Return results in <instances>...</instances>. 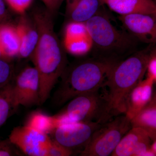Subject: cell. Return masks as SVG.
<instances>
[{
    "label": "cell",
    "instance_id": "5",
    "mask_svg": "<svg viewBox=\"0 0 156 156\" xmlns=\"http://www.w3.org/2000/svg\"><path fill=\"white\" fill-rule=\"evenodd\" d=\"M56 116L61 124L92 122L101 125L116 116L104 87L73 98Z\"/></svg>",
    "mask_w": 156,
    "mask_h": 156
},
{
    "label": "cell",
    "instance_id": "3",
    "mask_svg": "<svg viewBox=\"0 0 156 156\" xmlns=\"http://www.w3.org/2000/svg\"><path fill=\"white\" fill-rule=\"evenodd\" d=\"M150 54L146 50L136 52L118 62L112 70L105 87L116 116L126 114L128 97L143 80Z\"/></svg>",
    "mask_w": 156,
    "mask_h": 156
},
{
    "label": "cell",
    "instance_id": "26",
    "mask_svg": "<svg viewBox=\"0 0 156 156\" xmlns=\"http://www.w3.org/2000/svg\"><path fill=\"white\" fill-rule=\"evenodd\" d=\"M5 0H0V23H5L8 19L9 13L6 6Z\"/></svg>",
    "mask_w": 156,
    "mask_h": 156
},
{
    "label": "cell",
    "instance_id": "17",
    "mask_svg": "<svg viewBox=\"0 0 156 156\" xmlns=\"http://www.w3.org/2000/svg\"><path fill=\"white\" fill-rule=\"evenodd\" d=\"M132 127H139L147 132L152 141L156 139V108L146 106L131 119Z\"/></svg>",
    "mask_w": 156,
    "mask_h": 156
},
{
    "label": "cell",
    "instance_id": "29",
    "mask_svg": "<svg viewBox=\"0 0 156 156\" xmlns=\"http://www.w3.org/2000/svg\"><path fill=\"white\" fill-rule=\"evenodd\" d=\"M146 106L154 107L156 108V92L153 95L151 99Z\"/></svg>",
    "mask_w": 156,
    "mask_h": 156
},
{
    "label": "cell",
    "instance_id": "24",
    "mask_svg": "<svg viewBox=\"0 0 156 156\" xmlns=\"http://www.w3.org/2000/svg\"><path fill=\"white\" fill-rule=\"evenodd\" d=\"M33 0H5L6 3L13 11L23 14L30 8Z\"/></svg>",
    "mask_w": 156,
    "mask_h": 156
},
{
    "label": "cell",
    "instance_id": "32",
    "mask_svg": "<svg viewBox=\"0 0 156 156\" xmlns=\"http://www.w3.org/2000/svg\"><path fill=\"white\" fill-rule=\"evenodd\" d=\"M41 1L45 4L46 7H47V5H48V0H41Z\"/></svg>",
    "mask_w": 156,
    "mask_h": 156
},
{
    "label": "cell",
    "instance_id": "1",
    "mask_svg": "<svg viewBox=\"0 0 156 156\" xmlns=\"http://www.w3.org/2000/svg\"><path fill=\"white\" fill-rule=\"evenodd\" d=\"M53 14L47 8L34 10L32 18L39 32V40L32 54L40 79V105L50 97L58 78L66 68L64 48L54 30Z\"/></svg>",
    "mask_w": 156,
    "mask_h": 156
},
{
    "label": "cell",
    "instance_id": "4",
    "mask_svg": "<svg viewBox=\"0 0 156 156\" xmlns=\"http://www.w3.org/2000/svg\"><path fill=\"white\" fill-rule=\"evenodd\" d=\"M85 23L95 56L122 60L120 57L133 48L134 38L115 28L101 9Z\"/></svg>",
    "mask_w": 156,
    "mask_h": 156
},
{
    "label": "cell",
    "instance_id": "33",
    "mask_svg": "<svg viewBox=\"0 0 156 156\" xmlns=\"http://www.w3.org/2000/svg\"><path fill=\"white\" fill-rule=\"evenodd\" d=\"M154 2H155L156 4V0H154Z\"/></svg>",
    "mask_w": 156,
    "mask_h": 156
},
{
    "label": "cell",
    "instance_id": "6",
    "mask_svg": "<svg viewBox=\"0 0 156 156\" xmlns=\"http://www.w3.org/2000/svg\"><path fill=\"white\" fill-rule=\"evenodd\" d=\"M132 127L131 119L127 115L116 116L98 128L80 156L111 155L120 140Z\"/></svg>",
    "mask_w": 156,
    "mask_h": 156
},
{
    "label": "cell",
    "instance_id": "12",
    "mask_svg": "<svg viewBox=\"0 0 156 156\" xmlns=\"http://www.w3.org/2000/svg\"><path fill=\"white\" fill-rule=\"evenodd\" d=\"M66 2L65 15L68 22L85 23L104 5L101 0H66Z\"/></svg>",
    "mask_w": 156,
    "mask_h": 156
},
{
    "label": "cell",
    "instance_id": "7",
    "mask_svg": "<svg viewBox=\"0 0 156 156\" xmlns=\"http://www.w3.org/2000/svg\"><path fill=\"white\" fill-rule=\"evenodd\" d=\"M101 125L92 122L64 123L57 126L51 133L53 140L65 147L72 151L80 147L83 150L93 133Z\"/></svg>",
    "mask_w": 156,
    "mask_h": 156
},
{
    "label": "cell",
    "instance_id": "20",
    "mask_svg": "<svg viewBox=\"0 0 156 156\" xmlns=\"http://www.w3.org/2000/svg\"><path fill=\"white\" fill-rule=\"evenodd\" d=\"M63 46L68 53L75 56H83L89 53L92 48L90 37L64 40Z\"/></svg>",
    "mask_w": 156,
    "mask_h": 156
},
{
    "label": "cell",
    "instance_id": "19",
    "mask_svg": "<svg viewBox=\"0 0 156 156\" xmlns=\"http://www.w3.org/2000/svg\"><path fill=\"white\" fill-rule=\"evenodd\" d=\"M14 109L12 84L10 83L0 89V127L5 122L11 111Z\"/></svg>",
    "mask_w": 156,
    "mask_h": 156
},
{
    "label": "cell",
    "instance_id": "10",
    "mask_svg": "<svg viewBox=\"0 0 156 156\" xmlns=\"http://www.w3.org/2000/svg\"><path fill=\"white\" fill-rule=\"evenodd\" d=\"M120 21L134 38L146 44H156V12L120 15Z\"/></svg>",
    "mask_w": 156,
    "mask_h": 156
},
{
    "label": "cell",
    "instance_id": "23",
    "mask_svg": "<svg viewBox=\"0 0 156 156\" xmlns=\"http://www.w3.org/2000/svg\"><path fill=\"white\" fill-rule=\"evenodd\" d=\"M13 73L11 65L5 59L0 58V89L10 83Z\"/></svg>",
    "mask_w": 156,
    "mask_h": 156
},
{
    "label": "cell",
    "instance_id": "31",
    "mask_svg": "<svg viewBox=\"0 0 156 156\" xmlns=\"http://www.w3.org/2000/svg\"><path fill=\"white\" fill-rule=\"evenodd\" d=\"M0 58H2V59H6L5 58V56L3 55L2 52L1 50V48H0Z\"/></svg>",
    "mask_w": 156,
    "mask_h": 156
},
{
    "label": "cell",
    "instance_id": "14",
    "mask_svg": "<svg viewBox=\"0 0 156 156\" xmlns=\"http://www.w3.org/2000/svg\"><path fill=\"white\" fill-rule=\"evenodd\" d=\"M154 83V80L147 76L146 79L141 81L130 93L127 100L125 114L131 119L150 101L153 96Z\"/></svg>",
    "mask_w": 156,
    "mask_h": 156
},
{
    "label": "cell",
    "instance_id": "35",
    "mask_svg": "<svg viewBox=\"0 0 156 156\" xmlns=\"http://www.w3.org/2000/svg\"></svg>",
    "mask_w": 156,
    "mask_h": 156
},
{
    "label": "cell",
    "instance_id": "22",
    "mask_svg": "<svg viewBox=\"0 0 156 156\" xmlns=\"http://www.w3.org/2000/svg\"><path fill=\"white\" fill-rule=\"evenodd\" d=\"M48 156H69L73 151L65 147L53 139H50L47 147Z\"/></svg>",
    "mask_w": 156,
    "mask_h": 156
},
{
    "label": "cell",
    "instance_id": "9",
    "mask_svg": "<svg viewBox=\"0 0 156 156\" xmlns=\"http://www.w3.org/2000/svg\"><path fill=\"white\" fill-rule=\"evenodd\" d=\"M50 139L48 134L27 125L14 128L9 136L12 144L30 156H48Z\"/></svg>",
    "mask_w": 156,
    "mask_h": 156
},
{
    "label": "cell",
    "instance_id": "28",
    "mask_svg": "<svg viewBox=\"0 0 156 156\" xmlns=\"http://www.w3.org/2000/svg\"><path fill=\"white\" fill-rule=\"evenodd\" d=\"M14 154L12 149L8 144L0 142V156H8Z\"/></svg>",
    "mask_w": 156,
    "mask_h": 156
},
{
    "label": "cell",
    "instance_id": "27",
    "mask_svg": "<svg viewBox=\"0 0 156 156\" xmlns=\"http://www.w3.org/2000/svg\"><path fill=\"white\" fill-rule=\"evenodd\" d=\"M65 0H48V5L46 8L52 13L57 11Z\"/></svg>",
    "mask_w": 156,
    "mask_h": 156
},
{
    "label": "cell",
    "instance_id": "34",
    "mask_svg": "<svg viewBox=\"0 0 156 156\" xmlns=\"http://www.w3.org/2000/svg\"><path fill=\"white\" fill-rule=\"evenodd\" d=\"M154 50H156V49H154Z\"/></svg>",
    "mask_w": 156,
    "mask_h": 156
},
{
    "label": "cell",
    "instance_id": "11",
    "mask_svg": "<svg viewBox=\"0 0 156 156\" xmlns=\"http://www.w3.org/2000/svg\"><path fill=\"white\" fill-rule=\"evenodd\" d=\"M151 141L144 130L132 127L120 140L111 156H155L151 150Z\"/></svg>",
    "mask_w": 156,
    "mask_h": 156
},
{
    "label": "cell",
    "instance_id": "13",
    "mask_svg": "<svg viewBox=\"0 0 156 156\" xmlns=\"http://www.w3.org/2000/svg\"><path fill=\"white\" fill-rule=\"evenodd\" d=\"M20 41L18 56L25 58L31 56L39 40V32L32 18L23 14L16 26Z\"/></svg>",
    "mask_w": 156,
    "mask_h": 156
},
{
    "label": "cell",
    "instance_id": "18",
    "mask_svg": "<svg viewBox=\"0 0 156 156\" xmlns=\"http://www.w3.org/2000/svg\"><path fill=\"white\" fill-rule=\"evenodd\" d=\"M26 125L48 134L59 126V122L55 115L51 116L37 112L31 115Z\"/></svg>",
    "mask_w": 156,
    "mask_h": 156
},
{
    "label": "cell",
    "instance_id": "16",
    "mask_svg": "<svg viewBox=\"0 0 156 156\" xmlns=\"http://www.w3.org/2000/svg\"><path fill=\"white\" fill-rule=\"evenodd\" d=\"M20 41L16 26L0 23V48L5 59L18 55Z\"/></svg>",
    "mask_w": 156,
    "mask_h": 156
},
{
    "label": "cell",
    "instance_id": "30",
    "mask_svg": "<svg viewBox=\"0 0 156 156\" xmlns=\"http://www.w3.org/2000/svg\"><path fill=\"white\" fill-rule=\"evenodd\" d=\"M151 150L154 155L156 156V139L153 141L152 144H151Z\"/></svg>",
    "mask_w": 156,
    "mask_h": 156
},
{
    "label": "cell",
    "instance_id": "21",
    "mask_svg": "<svg viewBox=\"0 0 156 156\" xmlns=\"http://www.w3.org/2000/svg\"><path fill=\"white\" fill-rule=\"evenodd\" d=\"M89 36L84 23L68 22L64 31V40L81 38Z\"/></svg>",
    "mask_w": 156,
    "mask_h": 156
},
{
    "label": "cell",
    "instance_id": "2",
    "mask_svg": "<svg viewBox=\"0 0 156 156\" xmlns=\"http://www.w3.org/2000/svg\"><path fill=\"white\" fill-rule=\"evenodd\" d=\"M120 60L95 56L66 68L55 95L56 103L63 104L77 95L105 87L112 70Z\"/></svg>",
    "mask_w": 156,
    "mask_h": 156
},
{
    "label": "cell",
    "instance_id": "25",
    "mask_svg": "<svg viewBox=\"0 0 156 156\" xmlns=\"http://www.w3.org/2000/svg\"><path fill=\"white\" fill-rule=\"evenodd\" d=\"M147 71V76L151 78L156 83V51L154 49L151 52Z\"/></svg>",
    "mask_w": 156,
    "mask_h": 156
},
{
    "label": "cell",
    "instance_id": "15",
    "mask_svg": "<svg viewBox=\"0 0 156 156\" xmlns=\"http://www.w3.org/2000/svg\"><path fill=\"white\" fill-rule=\"evenodd\" d=\"M110 10L120 15L156 12L154 0H101Z\"/></svg>",
    "mask_w": 156,
    "mask_h": 156
},
{
    "label": "cell",
    "instance_id": "8",
    "mask_svg": "<svg viewBox=\"0 0 156 156\" xmlns=\"http://www.w3.org/2000/svg\"><path fill=\"white\" fill-rule=\"evenodd\" d=\"M14 107L40 104V79L35 67L27 66L18 74L12 84Z\"/></svg>",
    "mask_w": 156,
    "mask_h": 156
}]
</instances>
